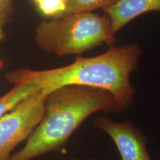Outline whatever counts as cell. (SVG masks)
Segmentation results:
<instances>
[{"label": "cell", "mask_w": 160, "mask_h": 160, "mask_svg": "<svg viewBox=\"0 0 160 160\" xmlns=\"http://www.w3.org/2000/svg\"><path fill=\"white\" fill-rule=\"evenodd\" d=\"M141 50L134 44L110 48L103 54L78 57L73 62L53 69L34 71L22 69L8 73L10 83H36L48 95L67 85L95 88L111 93L122 112L133 105L135 89L130 80L137 68Z\"/></svg>", "instance_id": "6da1fadb"}, {"label": "cell", "mask_w": 160, "mask_h": 160, "mask_svg": "<svg viewBox=\"0 0 160 160\" xmlns=\"http://www.w3.org/2000/svg\"><path fill=\"white\" fill-rule=\"evenodd\" d=\"M121 113L111 93L95 88L67 85L49 93L45 111L25 145L9 160H33L61 151L90 116L97 112Z\"/></svg>", "instance_id": "7a4b0ae2"}, {"label": "cell", "mask_w": 160, "mask_h": 160, "mask_svg": "<svg viewBox=\"0 0 160 160\" xmlns=\"http://www.w3.org/2000/svg\"><path fill=\"white\" fill-rule=\"evenodd\" d=\"M109 17L92 12L71 13L43 21L35 30L40 49L58 57L79 54L113 41Z\"/></svg>", "instance_id": "3957f363"}, {"label": "cell", "mask_w": 160, "mask_h": 160, "mask_svg": "<svg viewBox=\"0 0 160 160\" xmlns=\"http://www.w3.org/2000/svg\"><path fill=\"white\" fill-rule=\"evenodd\" d=\"M47 96L39 90L0 119V160H9L30 137L43 117Z\"/></svg>", "instance_id": "277c9868"}, {"label": "cell", "mask_w": 160, "mask_h": 160, "mask_svg": "<svg viewBox=\"0 0 160 160\" xmlns=\"http://www.w3.org/2000/svg\"><path fill=\"white\" fill-rule=\"evenodd\" d=\"M94 125L111 138L121 160H153L147 149V138L130 121L117 122L107 116H99Z\"/></svg>", "instance_id": "5b68a950"}, {"label": "cell", "mask_w": 160, "mask_h": 160, "mask_svg": "<svg viewBox=\"0 0 160 160\" xmlns=\"http://www.w3.org/2000/svg\"><path fill=\"white\" fill-rule=\"evenodd\" d=\"M111 23L113 35L130 21L142 13L160 12V0H119L104 8Z\"/></svg>", "instance_id": "8992f818"}, {"label": "cell", "mask_w": 160, "mask_h": 160, "mask_svg": "<svg viewBox=\"0 0 160 160\" xmlns=\"http://www.w3.org/2000/svg\"><path fill=\"white\" fill-rule=\"evenodd\" d=\"M39 90L41 88L36 83L16 84L11 91L0 97V119Z\"/></svg>", "instance_id": "52a82bcc"}, {"label": "cell", "mask_w": 160, "mask_h": 160, "mask_svg": "<svg viewBox=\"0 0 160 160\" xmlns=\"http://www.w3.org/2000/svg\"><path fill=\"white\" fill-rule=\"evenodd\" d=\"M67 9L65 14L91 12L98 8H105L119 0H66ZM63 15V16H64Z\"/></svg>", "instance_id": "ba28073f"}, {"label": "cell", "mask_w": 160, "mask_h": 160, "mask_svg": "<svg viewBox=\"0 0 160 160\" xmlns=\"http://www.w3.org/2000/svg\"><path fill=\"white\" fill-rule=\"evenodd\" d=\"M37 7L40 13L53 19L62 17L67 9L66 0H42L37 3Z\"/></svg>", "instance_id": "9c48e42d"}, {"label": "cell", "mask_w": 160, "mask_h": 160, "mask_svg": "<svg viewBox=\"0 0 160 160\" xmlns=\"http://www.w3.org/2000/svg\"><path fill=\"white\" fill-rule=\"evenodd\" d=\"M14 0H0V42L5 37V28L11 17Z\"/></svg>", "instance_id": "30bf717a"}, {"label": "cell", "mask_w": 160, "mask_h": 160, "mask_svg": "<svg viewBox=\"0 0 160 160\" xmlns=\"http://www.w3.org/2000/svg\"><path fill=\"white\" fill-rule=\"evenodd\" d=\"M69 160H91V159H79V158H72Z\"/></svg>", "instance_id": "8fae6325"}, {"label": "cell", "mask_w": 160, "mask_h": 160, "mask_svg": "<svg viewBox=\"0 0 160 160\" xmlns=\"http://www.w3.org/2000/svg\"><path fill=\"white\" fill-rule=\"evenodd\" d=\"M3 66H4V63H3V62L2 61V60H0V69L2 68Z\"/></svg>", "instance_id": "7c38bea8"}, {"label": "cell", "mask_w": 160, "mask_h": 160, "mask_svg": "<svg viewBox=\"0 0 160 160\" xmlns=\"http://www.w3.org/2000/svg\"><path fill=\"white\" fill-rule=\"evenodd\" d=\"M32 1L33 2H34V4L35 5H37V3H39V2H41V1H42V0H32Z\"/></svg>", "instance_id": "4fadbf2b"}]
</instances>
